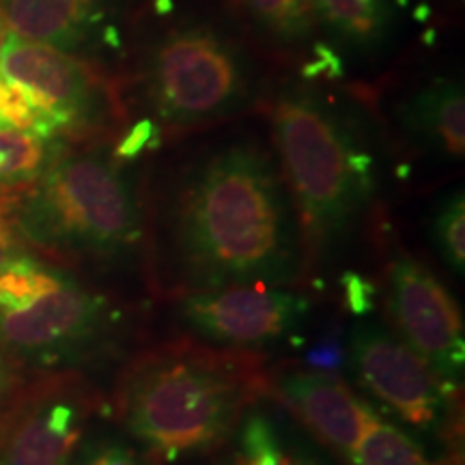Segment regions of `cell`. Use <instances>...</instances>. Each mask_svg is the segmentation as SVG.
<instances>
[{"label":"cell","instance_id":"1","mask_svg":"<svg viewBox=\"0 0 465 465\" xmlns=\"http://www.w3.org/2000/svg\"><path fill=\"white\" fill-rule=\"evenodd\" d=\"M155 252L174 287H291L304 272L298 212L274 151L226 136L190 151L155 201Z\"/></svg>","mask_w":465,"mask_h":465},{"label":"cell","instance_id":"2","mask_svg":"<svg viewBox=\"0 0 465 465\" xmlns=\"http://www.w3.org/2000/svg\"><path fill=\"white\" fill-rule=\"evenodd\" d=\"M272 143L298 212L306 257H330L356 232L377 192V160L356 110L311 84L270 106Z\"/></svg>","mask_w":465,"mask_h":465},{"label":"cell","instance_id":"3","mask_svg":"<svg viewBox=\"0 0 465 465\" xmlns=\"http://www.w3.org/2000/svg\"><path fill=\"white\" fill-rule=\"evenodd\" d=\"M248 351L168 342L138 353L116 388L121 424L164 461L205 455L235 433L261 388Z\"/></svg>","mask_w":465,"mask_h":465},{"label":"cell","instance_id":"4","mask_svg":"<svg viewBox=\"0 0 465 465\" xmlns=\"http://www.w3.org/2000/svg\"><path fill=\"white\" fill-rule=\"evenodd\" d=\"M261 67L243 39L212 15L173 17L143 44L134 72L138 102L158 132L229 121L261 95Z\"/></svg>","mask_w":465,"mask_h":465},{"label":"cell","instance_id":"5","mask_svg":"<svg viewBox=\"0 0 465 465\" xmlns=\"http://www.w3.org/2000/svg\"><path fill=\"white\" fill-rule=\"evenodd\" d=\"M35 183L15 216L33 243L95 263L136 254L144 235L143 205L116 151L56 149Z\"/></svg>","mask_w":465,"mask_h":465},{"label":"cell","instance_id":"6","mask_svg":"<svg viewBox=\"0 0 465 465\" xmlns=\"http://www.w3.org/2000/svg\"><path fill=\"white\" fill-rule=\"evenodd\" d=\"M0 78L31 102L50 141L63 130L91 127L113 116V91L95 69L52 45L9 33Z\"/></svg>","mask_w":465,"mask_h":465},{"label":"cell","instance_id":"7","mask_svg":"<svg viewBox=\"0 0 465 465\" xmlns=\"http://www.w3.org/2000/svg\"><path fill=\"white\" fill-rule=\"evenodd\" d=\"M312 302L289 287H223L182 293L177 315L196 339L223 349L274 345L300 332Z\"/></svg>","mask_w":465,"mask_h":465},{"label":"cell","instance_id":"8","mask_svg":"<svg viewBox=\"0 0 465 465\" xmlns=\"http://www.w3.org/2000/svg\"><path fill=\"white\" fill-rule=\"evenodd\" d=\"M388 306L405 345L414 349L441 381H461L465 371L461 311L440 278L407 252L388 267Z\"/></svg>","mask_w":465,"mask_h":465},{"label":"cell","instance_id":"9","mask_svg":"<svg viewBox=\"0 0 465 465\" xmlns=\"http://www.w3.org/2000/svg\"><path fill=\"white\" fill-rule=\"evenodd\" d=\"M349 364L364 391L411 427H440L446 414V392L440 377L386 328L358 325L349 336Z\"/></svg>","mask_w":465,"mask_h":465},{"label":"cell","instance_id":"10","mask_svg":"<svg viewBox=\"0 0 465 465\" xmlns=\"http://www.w3.org/2000/svg\"><path fill=\"white\" fill-rule=\"evenodd\" d=\"M91 411L93 394L78 381L42 386L11 418L0 465H72Z\"/></svg>","mask_w":465,"mask_h":465},{"label":"cell","instance_id":"11","mask_svg":"<svg viewBox=\"0 0 465 465\" xmlns=\"http://www.w3.org/2000/svg\"><path fill=\"white\" fill-rule=\"evenodd\" d=\"M113 317L104 295L63 278L17 311L0 312V339L25 353L61 351L104 334Z\"/></svg>","mask_w":465,"mask_h":465},{"label":"cell","instance_id":"12","mask_svg":"<svg viewBox=\"0 0 465 465\" xmlns=\"http://www.w3.org/2000/svg\"><path fill=\"white\" fill-rule=\"evenodd\" d=\"M0 11L11 33L28 42L63 52L121 48V0H0Z\"/></svg>","mask_w":465,"mask_h":465},{"label":"cell","instance_id":"13","mask_svg":"<svg viewBox=\"0 0 465 465\" xmlns=\"http://www.w3.org/2000/svg\"><path fill=\"white\" fill-rule=\"evenodd\" d=\"M274 391L304 427L325 446L349 457L375 414L353 397L345 381L323 371L287 369L274 377Z\"/></svg>","mask_w":465,"mask_h":465},{"label":"cell","instance_id":"14","mask_svg":"<svg viewBox=\"0 0 465 465\" xmlns=\"http://www.w3.org/2000/svg\"><path fill=\"white\" fill-rule=\"evenodd\" d=\"M394 121L410 143L440 160L457 162L465 151V95L461 80L435 75L411 86L394 104Z\"/></svg>","mask_w":465,"mask_h":465},{"label":"cell","instance_id":"15","mask_svg":"<svg viewBox=\"0 0 465 465\" xmlns=\"http://www.w3.org/2000/svg\"><path fill=\"white\" fill-rule=\"evenodd\" d=\"M330 50L375 61L392 50L403 28L405 0H308Z\"/></svg>","mask_w":465,"mask_h":465},{"label":"cell","instance_id":"16","mask_svg":"<svg viewBox=\"0 0 465 465\" xmlns=\"http://www.w3.org/2000/svg\"><path fill=\"white\" fill-rule=\"evenodd\" d=\"M237 465H336L295 424L267 410H246L235 429Z\"/></svg>","mask_w":465,"mask_h":465},{"label":"cell","instance_id":"17","mask_svg":"<svg viewBox=\"0 0 465 465\" xmlns=\"http://www.w3.org/2000/svg\"><path fill=\"white\" fill-rule=\"evenodd\" d=\"M235 7L246 17L250 28L274 50L287 54L315 52L319 72L339 65V56L317 42L319 31L308 0H235Z\"/></svg>","mask_w":465,"mask_h":465},{"label":"cell","instance_id":"18","mask_svg":"<svg viewBox=\"0 0 465 465\" xmlns=\"http://www.w3.org/2000/svg\"><path fill=\"white\" fill-rule=\"evenodd\" d=\"M351 465H435L410 433L375 416L356 449L349 452Z\"/></svg>","mask_w":465,"mask_h":465},{"label":"cell","instance_id":"19","mask_svg":"<svg viewBox=\"0 0 465 465\" xmlns=\"http://www.w3.org/2000/svg\"><path fill=\"white\" fill-rule=\"evenodd\" d=\"M56 149L37 134L0 130V190L37 182Z\"/></svg>","mask_w":465,"mask_h":465},{"label":"cell","instance_id":"20","mask_svg":"<svg viewBox=\"0 0 465 465\" xmlns=\"http://www.w3.org/2000/svg\"><path fill=\"white\" fill-rule=\"evenodd\" d=\"M433 243L444 263L457 276L465 274V199L463 190H452L435 209L431 223Z\"/></svg>","mask_w":465,"mask_h":465},{"label":"cell","instance_id":"21","mask_svg":"<svg viewBox=\"0 0 465 465\" xmlns=\"http://www.w3.org/2000/svg\"><path fill=\"white\" fill-rule=\"evenodd\" d=\"M72 465H147L144 457L119 438H102L75 452Z\"/></svg>","mask_w":465,"mask_h":465},{"label":"cell","instance_id":"22","mask_svg":"<svg viewBox=\"0 0 465 465\" xmlns=\"http://www.w3.org/2000/svg\"><path fill=\"white\" fill-rule=\"evenodd\" d=\"M15 218L11 201L0 196V272L7 267L11 261L17 259V235H15Z\"/></svg>","mask_w":465,"mask_h":465},{"label":"cell","instance_id":"23","mask_svg":"<svg viewBox=\"0 0 465 465\" xmlns=\"http://www.w3.org/2000/svg\"><path fill=\"white\" fill-rule=\"evenodd\" d=\"M7 25H5V17H3V11H0V54H3V45L7 42Z\"/></svg>","mask_w":465,"mask_h":465}]
</instances>
